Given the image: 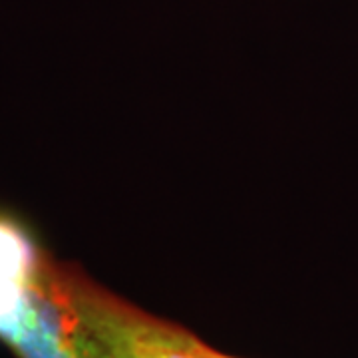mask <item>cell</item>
<instances>
[{
    "label": "cell",
    "instance_id": "cell-1",
    "mask_svg": "<svg viewBox=\"0 0 358 358\" xmlns=\"http://www.w3.org/2000/svg\"><path fill=\"white\" fill-rule=\"evenodd\" d=\"M124 303L0 207V345L14 358H131Z\"/></svg>",
    "mask_w": 358,
    "mask_h": 358
},
{
    "label": "cell",
    "instance_id": "cell-3",
    "mask_svg": "<svg viewBox=\"0 0 358 358\" xmlns=\"http://www.w3.org/2000/svg\"><path fill=\"white\" fill-rule=\"evenodd\" d=\"M201 352H203L205 358H241V357H233L229 352H223V350H217L215 346H211L209 343H201Z\"/></svg>",
    "mask_w": 358,
    "mask_h": 358
},
{
    "label": "cell",
    "instance_id": "cell-2",
    "mask_svg": "<svg viewBox=\"0 0 358 358\" xmlns=\"http://www.w3.org/2000/svg\"><path fill=\"white\" fill-rule=\"evenodd\" d=\"M124 333L131 358H205L201 338L178 322L124 303Z\"/></svg>",
    "mask_w": 358,
    "mask_h": 358
}]
</instances>
